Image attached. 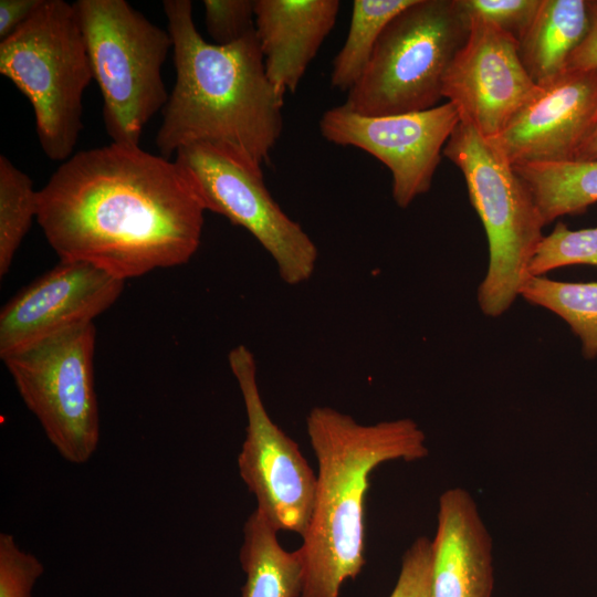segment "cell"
Instances as JSON below:
<instances>
[{
  "label": "cell",
  "instance_id": "obj_1",
  "mask_svg": "<svg viewBox=\"0 0 597 597\" xmlns=\"http://www.w3.org/2000/svg\"><path fill=\"white\" fill-rule=\"evenodd\" d=\"M206 211L175 161L112 142L61 163L38 191L36 222L61 261L126 281L189 262Z\"/></svg>",
  "mask_w": 597,
  "mask_h": 597
},
{
  "label": "cell",
  "instance_id": "obj_2",
  "mask_svg": "<svg viewBox=\"0 0 597 597\" xmlns=\"http://www.w3.org/2000/svg\"><path fill=\"white\" fill-rule=\"evenodd\" d=\"M176 82L155 143L169 159L189 144H207L261 169L283 129V96L269 81L255 29L218 45L195 25L192 2L165 0Z\"/></svg>",
  "mask_w": 597,
  "mask_h": 597
},
{
  "label": "cell",
  "instance_id": "obj_3",
  "mask_svg": "<svg viewBox=\"0 0 597 597\" xmlns=\"http://www.w3.org/2000/svg\"><path fill=\"white\" fill-rule=\"evenodd\" d=\"M318 473L314 507L297 549L304 569L301 597H338L365 564L364 506L370 473L381 463L429 454L426 434L409 418L357 422L332 407L306 416Z\"/></svg>",
  "mask_w": 597,
  "mask_h": 597
},
{
  "label": "cell",
  "instance_id": "obj_4",
  "mask_svg": "<svg viewBox=\"0 0 597 597\" xmlns=\"http://www.w3.org/2000/svg\"><path fill=\"white\" fill-rule=\"evenodd\" d=\"M0 73L30 101L46 157L70 158L83 128V94L94 78L74 4L43 0L0 41Z\"/></svg>",
  "mask_w": 597,
  "mask_h": 597
},
{
  "label": "cell",
  "instance_id": "obj_5",
  "mask_svg": "<svg viewBox=\"0 0 597 597\" xmlns=\"http://www.w3.org/2000/svg\"><path fill=\"white\" fill-rule=\"evenodd\" d=\"M443 155L462 172L470 202L489 243V265L478 289L484 315L498 317L520 295L545 222L525 182L493 143L460 122Z\"/></svg>",
  "mask_w": 597,
  "mask_h": 597
},
{
  "label": "cell",
  "instance_id": "obj_6",
  "mask_svg": "<svg viewBox=\"0 0 597 597\" xmlns=\"http://www.w3.org/2000/svg\"><path fill=\"white\" fill-rule=\"evenodd\" d=\"M469 28L458 0H413L386 25L343 105L365 116L437 106L443 98L446 73L467 41Z\"/></svg>",
  "mask_w": 597,
  "mask_h": 597
},
{
  "label": "cell",
  "instance_id": "obj_7",
  "mask_svg": "<svg viewBox=\"0 0 597 597\" xmlns=\"http://www.w3.org/2000/svg\"><path fill=\"white\" fill-rule=\"evenodd\" d=\"M78 17L103 121L113 143L139 146L145 125L166 105L161 67L172 41L125 0H78Z\"/></svg>",
  "mask_w": 597,
  "mask_h": 597
},
{
  "label": "cell",
  "instance_id": "obj_8",
  "mask_svg": "<svg viewBox=\"0 0 597 597\" xmlns=\"http://www.w3.org/2000/svg\"><path fill=\"white\" fill-rule=\"evenodd\" d=\"M95 339L90 323L1 358L48 440L73 464L86 463L100 442Z\"/></svg>",
  "mask_w": 597,
  "mask_h": 597
},
{
  "label": "cell",
  "instance_id": "obj_9",
  "mask_svg": "<svg viewBox=\"0 0 597 597\" xmlns=\"http://www.w3.org/2000/svg\"><path fill=\"white\" fill-rule=\"evenodd\" d=\"M195 187L206 210L245 229L273 259L289 285L308 281L318 259L315 242L269 192L261 169L207 144L180 147L174 160Z\"/></svg>",
  "mask_w": 597,
  "mask_h": 597
},
{
  "label": "cell",
  "instance_id": "obj_10",
  "mask_svg": "<svg viewBox=\"0 0 597 597\" xmlns=\"http://www.w3.org/2000/svg\"><path fill=\"white\" fill-rule=\"evenodd\" d=\"M229 367L239 385L245 413V438L238 469L259 510L279 532L303 536L308 527L316 476L298 444L269 416L258 379L256 362L245 345L229 352Z\"/></svg>",
  "mask_w": 597,
  "mask_h": 597
},
{
  "label": "cell",
  "instance_id": "obj_11",
  "mask_svg": "<svg viewBox=\"0 0 597 597\" xmlns=\"http://www.w3.org/2000/svg\"><path fill=\"white\" fill-rule=\"evenodd\" d=\"M460 123L450 102L395 115L365 116L344 105L320 119L322 136L338 146H353L380 160L392 176V199L406 209L429 191L443 148Z\"/></svg>",
  "mask_w": 597,
  "mask_h": 597
},
{
  "label": "cell",
  "instance_id": "obj_12",
  "mask_svg": "<svg viewBox=\"0 0 597 597\" xmlns=\"http://www.w3.org/2000/svg\"><path fill=\"white\" fill-rule=\"evenodd\" d=\"M469 20L467 41L446 73L442 97L455 106L460 122L493 139L537 85L521 62L516 39L480 18Z\"/></svg>",
  "mask_w": 597,
  "mask_h": 597
},
{
  "label": "cell",
  "instance_id": "obj_13",
  "mask_svg": "<svg viewBox=\"0 0 597 597\" xmlns=\"http://www.w3.org/2000/svg\"><path fill=\"white\" fill-rule=\"evenodd\" d=\"M125 281L86 262L61 261L9 300L0 312V357L93 323Z\"/></svg>",
  "mask_w": 597,
  "mask_h": 597
},
{
  "label": "cell",
  "instance_id": "obj_14",
  "mask_svg": "<svg viewBox=\"0 0 597 597\" xmlns=\"http://www.w3.org/2000/svg\"><path fill=\"white\" fill-rule=\"evenodd\" d=\"M597 128V69L567 70L537 85L489 139L512 166L576 161Z\"/></svg>",
  "mask_w": 597,
  "mask_h": 597
},
{
  "label": "cell",
  "instance_id": "obj_15",
  "mask_svg": "<svg viewBox=\"0 0 597 597\" xmlns=\"http://www.w3.org/2000/svg\"><path fill=\"white\" fill-rule=\"evenodd\" d=\"M431 546V597H492V537L465 489L440 494Z\"/></svg>",
  "mask_w": 597,
  "mask_h": 597
},
{
  "label": "cell",
  "instance_id": "obj_16",
  "mask_svg": "<svg viewBox=\"0 0 597 597\" xmlns=\"http://www.w3.org/2000/svg\"><path fill=\"white\" fill-rule=\"evenodd\" d=\"M338 0H254V28L275 91L294 93L335 25Z\"/></svg>",
  "mask_w": 597,
  "mask_h": 597
},
{
  "label": "cell",
  "instance_id": "obj_17",
  "mask_svg": "<svg viewBox=\"0 0 597 597\" xmlns=\"http://www.w3.org/2000/svg\"><path fill=\"white\" fill-rule=\"evenodd\" d=\"M588 29V0H541L519 39V55L531 80L546 84L566 72L570 54Z\"/></svg>",
  "mask_w": 597,
  "mask_h": 597
},
{
  "label": "cell",
  "instance_id": "obj_18",
  "mask_svg": "<svg viewBox=\"0 0 597 597\" xmlns=\"http://www.w3.org/2000/svg\"><path fill=\"white\" fill-rule=\"evenodd\" d=\"M277 531L255 509L243 526L240 564L245 574L241 597H301L303 562L298 551L287 552Z\"/></svg>",
  "mask_w": 597,
  "mask_h": 597
},
{
  "label": "cell",
  "instance_id": "obj_19",
  "mask_svg": "<svg viewBox=\"0 0 597 597\" xmlns=\"http://www.w3.org/2000/svg\"><path fill=\"white\" fill-rule=\"evenodd\" d=\"M527 186L545 224L583 213L597 202V159L513 166Z\"/></svg>",
  "mask_w": 597,
  "mask_h": 597
},
{
  "label": "cell",
  "instance_id": "obj_20",
  "mask_svg": "<svg viewBox=\"0 0 597 597\" xmlns=\"http://www.w3.org/2000/svg\"><path fill=\"white\" fill-rule=\"evenodd\" d=\"M413 0H355L346 40L336 54L331 85L348 92L362 77L389 21Z\"/></svg>",
  "mask_w": 597,
  "mask_h": 597
},
{
  "label": "cell",
  "instance_id": "obj_21",
  "mask_svg": "<svg viewBox=\"0 0 597 597\" xmlns=\"http://www.w3.org/2000/svg\"><path fill=\"white\" fill-rule=\"evenodd\" d=\"M520 295L564 320L579 338L585 359L597 357V282H562L530 276Z\"/></svg>",
  "mask_w": 597,
  "mask_h": 597
},
{
  "label": "cell",
  "instance_id": "obj_22",
  "mask_svg": "<svg viewBox=\"0 0 597 597\" xmlns=\"http://www.w3.org/2000/svg\"><path fill=\"white\" fill-rule=\"evenodd\" d=\"M38 191L31 178L0 156V277L7 275L18 248L38 217Z\"/></svg>",
  "mask_w": 597,
  "mask_h": 597
},
{
  "label": "cell",
  "instance_id": "obj_23",
  "mask_svg": "<svg viewBox=\"0 0 597 597\" xmlns=\"http://www.w3.org/2000/svg\"><path fill=\"white\" fill-rule=\"evenodd\" d=\"M576 264L597 266V227L570 230L557 222L541 240L530 262L528 275L543 276L554 269Z\"/></svg>",
  "mask_w": 597,
  "mask_h": 597
},
{
  "label": "cell",
  "instance_id": "obj_24",
  "mask_svg": "<svg viewBox=\"0 0 597 597\" xmlns=\"http://www.w3.org/2000/svg\"><path fill=\"white\" fill-rule=\"evenodd\" d=\"M43 572L36 556L22 549L11 534H0V597H32Z\"/></svg>",
  "mask_w": 597,
  "mask_h": 597
},
{
  "label": "cell",
  "instance_id": "obj_25",
  "mask_svg": "<svg viewBox=\"0 0 597 597\" xmlns=\"http://www.w3.org/2000/svg\"><path fill=\"white\" fill-rule=\"evenodd\" d=\"M205 23L212 43L228 45L254 28V0H205Z\"/></svg>",
  "mask_w": 597,
  "mask_h": 597
},
{
  "label": "cell",
  "instance_id": "obj_26",
  "mask_svg": "<svg viewBox=\"0 0 597 597\" xmlns=\"http://www.w3.org/2000/svg\"><path fill=\"white\" fill-rule=\"evenodd\" d=\"M458 3L468 18L485 20L519 41L534 19L541 0H458Z\"/></svg>",
  "mask_w": 597,
  "mask_h": 597
},
{
  "label": "cell",
  "instance_id": "obj_27",
  "mask_svg": "<svg viewBox=\"0 0 597 597\" xmlns=\"http://www.w3.org/2000/svg\"><path fill=\"white\" fill-rule=\"evenodd\" d=\"M431 540L417 537L401 558L398 579L389 597H431Z\"/></svg>",
  "mask_w": 597,
  "mask_h": 597
},
{
  "label": "cell",
  "instance_id": "obj_28",
  "mask_svg": "<svg viewBox=\"0 0 597 597\" xmlns=\"http://www.w3.org/2000/svg\"><path fill=\"white\" fill-rule=\"evenodd\" d=\"M593 69H597V0H588V29L570 54L566 71Z\"/></svg>",
  "mask_w": 597,
  "mask_h": 597
},
{
  "label": "cell",
  "instance_id": "obj_29",
  "mask_svg": "<svg viewBox=\"0 0 597 597\" xmlns=\"http://www.w3.org/2000/svg\"><path fill=\"white\" fill-rule=\"evenodd\" d=\"M43 0H1L0 40L11 35L41 6Z\"/></svg>",
  "mask_w": 597,
  "mask_h": 597
},
{
  "label": "cell",
  "instance_id": "obj_30",
  "mask_svg": "<svg viewBox=\"0 0 597 597\" xmlns=\"http://www.w3.org/2000/svg\"><path fill=\"white\" fill-rule=\"evenodd\" d=\"M597 159V128L580 150L576 161Z\"/></svg>",
  "mask_w": 597,
  "mask_h": 597
}]
</instances>
